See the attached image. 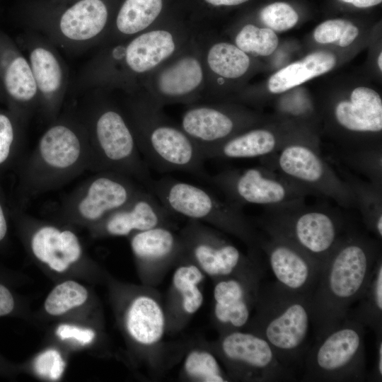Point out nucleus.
Masks as SVG:
<instances>
[{"label":"nucleus","instance_id":"nucleus-2","mask_svg":"<svg viewBox=\"0 0 382 382\" xmlns=\"http://www.w3.org/2000/svg\"><path fill=\"white\" fill-rule=\"evenodd\" d=\"M311 297L288 290L276 281L261 283L253 314L243 330L265 340L278 359L294 369L302 362L308 349Z\"/></svg>","mask_w":382,"mask_h":382},{"label":"nucleus","instance_id":"nucleus-1","mask_svg":"<svg viewBox=\"0 0 382 382\" xmlns=\"http://www.w3.org/2000/svg\"><path fill=\"white\" fill-rule=\"evenodd\" d=\"M380 255V241L349 227L324 263L311 294L316 339L345 319L364 294Z\"/></svg>","mask_w":382,"mask_h":382},{"label":"nucleus","instance_id":"nucleus-45","mask_svg":"<svg viewBox=\"0 0 382 382\" xmlns=\"http://www.w3.org/2000/svg\"><path fill=\"white\" fill-rule=\"evenodd\" d=\"M207 4L213 6H238L247 2L249 0H203Z\"/></svg>","mask_w":382,"mask_h":382},{"label":"nucleus","instance_id":"nucleus-38","mask_svg":"<svg viewBox=\"0 0 382 382\" xmlns=\"http://www.w3.org/2000/svg\"><path fill=\"white\" fill-rule=\"evenodd\" d=\"M358 28L351 22L342 19L326 21L314 30L313 37L316 42L322 44H336L347 47L357 37Z\"/></svg>","mask_w":382,"mask_h":382},{"label":"nucleus","instance_id":"nucleus-7","mask_svg":"<svg viewBox=\"0 0 382 382\" xmlns=\"http://www.w3.org/2000/svg\"><path fill=\"white\" fill-rule=\"evenodd\" d=\"M86 130L91 170L122 173L146 187L152 178L127 115L116 107L104 104L91 115Z\"/></svg>","mask_w":382,"mask_h":382},{"label":"nucleus","instance_id":"nucleus-18","mask_svg":"<svg viewBox=\"0 0 382 382\" xmlns=\"http://www.w3.org/2000/svg\"><path fill=\"white\" fill-rule=\"evenodd\" d=\"M129 238L139 278L148 286L158 284L184 253L180 234L171 226L154 227Z\"/></svg>","mask_w":382,"mask_h":382},{"label":"nucleus","instance_id":"nucleus-16","mask_svg":"<svg viewBox=\"0 0 382 382\" xmlns=\"http://www.w3.org/2000/svg\"><path fill=\"white\" fill-rule=\"evenodd\" d=\"M28 249L33 258L55 273H65L88 261L82 243L71 225L23 216Z\"/></svg>","mask_w":382,"mask_h":382},{"label":"nucleus","instance_id":"nucleus-42","mask_svg":"<svg viewBox=\"0 0 382 382\" xmlns=\"http://www.w3.org/2000/svg\"><path fill=\"white\" fill-rule=\"evenodd\" d=\"M55 335L61 340L72 341L83 346L92 344L97 336L96 331L93 328L69 323L59 325Z\"/></svg>","mask_w":382,"mask_h":382},{"label":"nucleus","instance_id":"nucleus-41","mask_svg":"<svg viewBox=\"0 0 382 382\" xmlns=\"http://www.w3.org/2000/svg\"><path fill=\"white\" fill-rule=\"evenodd\" d=\"M16 131L11 117L0 112V166L11 158L16 141Z\"/></svg>","mask_w":382,"mask_h":382},{"label":"nucleus","instance_id":"nucleus-10","mask_svg":"<svg viewBox=\"0 0 382 382\" xmlns=\"http://www.w3.org/2000/svg\"><path fill=\"white\" fill-rule=\"evenodd\" d=\"M184 255L214 281L236 277L260 284L262 272L258 259L244 255L217 229L188 220L180 231Z\"/></svg>","mask_w":382,"mask_h":382},{"label":"nucleus","instance_id":"nucleus-27","mask_svg":"<svg viewBox=\"0 0 382 382\" xmlns=\"http://www.w3.org/2000/svg\"><path fill=\"white\" fill-rule=\"evenodd\" d=\"M108 8L101 0H81L63 13L59 29L66 38L86 41L99 35L105 28Z\"/></svg>","mask_w":382,"mask_h":382},{"label":"nucleus","instance_id":"nucleus-43","mask_svg":"<svg viewBox=\"0 0 382 382\" xmlns=\"http://www.w3.org/2000/svg\"><path fill=\"white\" fill-rule=\"evenodd\" d=\"M376 360L372 372L367 379L371 381H382V333L376 335Z\"/></svg>","mask_w":382,"mask_h":382},{"label":"nucleus","instance_id":"nucleus-12","mask_svg":"<svg viewBox=\"0 0 382 382\" xmlns=\"http://www.w3.org/2000/svg\"><path fill=\"white\" fill-rule=\"evenodd\" d=\"M231 381L277 382L294 381L293 369L284 364L260 336L247 330L219 335L210 345Z\"/></svg>","mask_w":382,"mask_h":382},{"label":"nucleus","instance_id":"nucleus-30","mask_svg":"<svg viewBox=\"0 0 382 382\" xmlns=\"http://www.w3.org/2000/svg\"><path fill=\"white\" fill-rule=\"evenodd\" d=\"M163 8V0H125L115 19L117 33L129 38L154 27Z\"/></svg>","mask_w":382,"mask_h":382},{"label":"nucleus","instance_id":"nucleus-4","mask_svg":"<svg viewBox=\"0 0 382 382\" xmlns=\"http://www.w3.org/2000/svg\"><path fill=\"white\" fill-rule=\"evenodd\" d=\"M91 170L86 128L62 121L41 136L23 168V183L30 196L57 189Z\"/></svg>","mask_w":382,"mask_h":382},{"label":"nucleus","instance_id":"nucleus-36","mask_svg":"<svg viewBox=\"0 0 382 382\" xmlns=\"http://www.w3.org/2000/svg\"><path fill=\"white\" fill-rule=\"evenodd\" d=\"M340 156L348 167L365 175L375 185L382 187L381 144L342 150Z\"/></svg>","mask_w":382,"mask_h":382},{"label":"nucleus","instance_id":"nucleus-28","mask_svg":"<svg viewBox=\"0 0 382 382\" xmlns=\"http://www.w3.org/2000/svg\"><path fill=\"white\" fill-rule=\"evenodd\" d=\"M335 64L336 57L332 53L320 51L310 54L272 75L268 89L272 93H283L330 71Z\"/></svg>","mask_w":382,"mask_h":382},{"label":"nucleus","instance_id":"nucleus-23","mask_svg":"<svg viewBox=\"0 0 382 382\" xmlns=\"http://www.w3.org/2000/svg\"><path fill=\"white\" fill-rule=\"evenodd\" d=\"M294 143L318 146L312 138L294 132L285 134L267 127H253L221 143L199 147L205 160L251 158L269 156Z\"/></svg>","mask_w":382,"mask_h":382},{"label":"nucleus","instance_id":"nucleus-39","mask_svg":"<svg viewBox=\"0 0 382 382\" xmlns=\"http://www.w3.org/2000/svg\"><path fill=\"white\" fill-rule=\"evenodd\" d=\"M262 23L273 31L282 32L293 28L299 16L288 4L275 2L263 8L260 12Z\"/></svg>","mask_w":382,"mask_h":382},{"label":"nucleus","instance_id":"nucleus-47","mask_svg":"<svg viewBox=\"0 0 382 382\" xmlns=\"http://www.w3.org/2000/svg\"><path fill=\"white\" fill-rule=\"evenodd\" d=\"M345 3L352 4L358 8H366L379 4L382 0H339Z\"/></svg>","mask_w":382,"mask_h":382},{"label":"nucleus","instance_id":"nucleus-40","mask_svg":"<svg viewBox=\"0 0 382 382\" xmlns=\"http://www.w3.org/2000/svg\"><path fill=\"white\" fill-rule=\"evenodd\" d=\"M66 363L62 354L54 348H49L40 353L34 360L33 369L40 377L55 381L59 379L65 371Z\"/></svg>","mask_w":382,"mask_h":382},{"label":"nucleus","instance_id":"nucleus-46","mask_svg":"<svg viewBox=\"0 0 382 382\" xmlns=\"http://www.w3.org/2000/svg\"><path fill=\"white\" fill-rule=\"evenodd\" d=\"M8 231V224L4 208L0 202V242L2 241L6 236Z\"/></svg>","mask_w":382,"mask_h":382},{"label":"nucleus","instance_id":"nucleus-13","mask_svg":"<svg viewBox=\"0 0 382 382\" xmlns=\"http://www.w3.org/2000/svg\"><path fill=\"white\" fill-rule=\"evenodd\" d=\"M95 173L62 202V222L89 228L125 205L141 188L127 175L113 171Z\"/></svg>","mask_w":382,"mask_h":382},{"label":"nucleus","instance_id":"nucleus-33","mask_svg":"<svg viewBox=\"0 0 382 382\" xmlns=\"http://www.w3.org/2000/svg\"><path fill=\"white\" fill-rule=\"evenodd\" d=\"M3 83L9 98L28 107L35 99L37 86L30 63L21 55L11 57L4 67Z\"/></svg>","mask_w":382,"mask_h":382},{"label":"nucleus","instance_id":"nucleus-5","mask_svg":"<svg viewBox=\"0 0 382 382\" xmlns=\"http://www.w3.org/2000/svg\"><path fill=\"white\" fill-rule=\"evenodd\" d=\"M146 188L173 215L209 224L232 235L248 246L251 256L258 257L260 234L242 209L203 187L172 178L152 179Z\"/></svg>","mask_w":382,"mask_h":382},{"label":"nucleus","instance_id":"nucleus-44","mask_svg":"<svg viewBox=\"0 0 382 382\" xmlns=\"http://www.w3.org/2000/svg\"><path fill=\"white\" fill-rule=\"evenodd\" d=\"M15 307L14 298L10 290L0 284V316L11 313Z\"/></svg>","mask_w":382,"mask_h":382},{"label":"nucleus","instance_id":"nucleus-15","mask_svg":"<svg viewBox=\"0 0 382 382\" xmlns=\"http://www.w3.org/2000/svg\"><path fill=\"white\" fill-rule=\"evenodd\" d=\"M206 82L200 50L193 35L180 52L144 79L143 93L161 108L171 103L190 105L203 99Z\"/></svg>","mask_w":382,"mask_h":382},{"label":"nucleus","instance_id":"nucleus-20","mask_svg":"<svg viewBox=\"0 0 382 382\" xmlns=\"http://www.w3.org/2000/svg\"><path fill=\"white\" fill-rule=\"evenodd\" d=\"M249 114L217 104L192 103L181 117L180 127L199 147L221 143L253 127Z\"/></svg>","mask_w":382,"mask_h":382},{"label":"nucleus","instance_id":"nucleus-17","mask_svg":"<svg viewBox=\"0 0 382 382\" xmlns=\"http://www.w3.org/2000/svg\"><path fill=\"white\" fill-rule=\"evenodd\" d=\"M194 32L195 29L187 27L156 24L129 37L123 54L127 70L143 82L187 45Z\"/></svg>","mask_w":382,"mask_h":382},{"label":"nucleus","instance_id":"nucleus-22","mask_svg":"<svg viewBox=\"0 0 382 382\" xmlns=\"http://www.w3.org/2000/svg\"><path fill=\"white\" fill-rule=\"evenodd\" d=\"M214 282L212 318L219 335L245 330L253 314L261 283L257 284L236 277Z\"/></svg>","mask_w":382,"mask_h":382},{"label":"nucleus","instance_id":"nucleus-19","mask_svg":"<svg viewBox=\"0 0 382 382\" xmlns=\"http://www.w3.org/2000/svg\"><path fill=\"white\" fill-rule=\"evenodd\" d=\"M259 248L265 254L278 284L294 292L313 294L323 268L319 262L289 241L275 235L260 236Z\"/></svg>","mask_w":382,"mask_h":382},{"label":"nucleus","instance_id":"nucleus-24","mask_svg":"<svg viewBox=\"0 0 382 382\" xmlns=\"http://www.w3.org/2000/svg\"><path fill=\"white\" fill-rule=\"evenodd\" d=\"M206 275L183 253L175 265L164 308L167 333L180 331L201 308L204 294L201 285Z\"/></svg>","mask_w":382,"mask_h":382},{"label":"nucleus","instance_id":"nucleus-35","mask_svg":"<svg viewBox=\"0 0 382 382\" xmlns=\"http://www.w3.org/2000/svg\"><path fill=\"white\" fill-rule=\"evenodd\" d=\"M89 298V291L83 284L66 279L57 284L49 292L43 308L48 316L62 317L84 306Z\"/></svg>","mask_w":382,"mask_h":382},{"label":"nucleus","instance_id":"nucleus-48","mask_svg":"<svg viewBox=\"0 0 382 382\" xmlns=\"http://www.w3.org/2000/svg\"><path fill=\"white\" fill-rule=\"evenodd\" d=\"M378 64L380 69H382V54L380 53L378 58Z\"/></svg>","mask_w":382,"mask_h":382},{"label":"nucleus","instance_id":"nucleus-29","mask_svg":"<svg viewBox=\"0 0 382 382\" xmlns=\"http://www.w3.org/2000/svg\"><path fill=\"white\" fill-rule=\"evenodd\" d=\"M342 179L352 190L355 208L360 212L366 228L376 238L382 239V187L369 181H364L341 169Z\"/></svg>","mask_w":382,"mask_h":382},{"label":"nucleus","instance_id":"nucleus-31","mask_svg":"<svg viewBox=\"0 0 382 382\" xmlns=\"http://www.w3.org/2000/svg\"><path fill=\"white\" fill-rule=\"evenodd\" d=\"M212 347L198 345L186 353L180 369V376L192 382L231 381Z\"/></svg>","mask_w":382,"mask_h":382},{"label":"nucleus","instance_id":"nucleus-32","mask_svg":"<svg viewBox=\"0 0 382 382\" xmlns=\"http://www.w3.org/2000/svg\"><path fill=\"white\" fill-rule=\"evenodd\" d=\"M364 327H369L375 333H382V256L375 264L368 285L358 300L357 306L347 313Z\"/></svg>","mask_w":382,"mask_h":382},{"label":"nucleus","instance_id":"nucleus-14","mask_svg":"<svg viewBox=\"0 0 382 382\" xmlns=\"http://www.w3.org/2000/svg\"><path fill=\"white\" fill-rule=\"evenodd\" d=\"M226 199L242 209L246 204L265 208L291 206L305 202L309 194L279 172L265 166L228 168L209 176Z\"/></svg>","mask_w":382,"mask_h":382},{"label":"nucleus","instance_id":"nucleus-37","mask_svg":"<svg viewBox=\"0 0 382 382\" xmlns=\"http://www.w3.org/2000/svg\"><path fill=\"white\" fill-rule=\"evenodd\" d=\"M235 45L248 55L253 57L268 56L274 52L278 45V37L268 28H258L246 24L237 33Z\"/></svg>","mask_w":382,"mask_h":382},{"label":"nucleus","instance_id":"nucleus-8","mask_svg":"<svg viewBox=\"0 0 382 382\" xmlns=\"http://www.w3.org/2000/svg\"><path fill=\"white\" fill-rule=\"evenodd\" d=\"M364 334V325L347 316L307 349L303 381L347 382L367 379Z\"/></svg>","mask_w":382,"mask_h":382},{"label":"nucleus","instance_id":"nucleus-9","mask_svg":"<svg viewBox=\"0 0 382 382\" xmlns=\"http://www.w3.org/2000/svg\"><path fill=\"white\" fill-rule=\"evenodd\" d=\"M154 287L142 284L129 289L120 313L124 334L138 358L150 370L163 369L167 320L164 304Z\"/></svg>","mask_w":382,"mask_h":382},{"label":"nucleus","instance_id":"nucleus-6","mask_svg":"<svg viewBox=\"0 0 382 382\" xmlns=\"http://www.w3.org/2000/svg\"><path fill=\"white\" fill-rule=\"evenodd\" d=\"M255 224L289 241L323 267L349 227L340 212L305 202L265 208Z\"/></svg>","mask_w":382,"mask_h":382},{"label":"nucleus","instance_id":"nucleus-25","mask_svg":"<svg viewBox=\"0 0 382 382\" xmlns=\"http://www.w3.org/2000/svg\"><path fill=\"white\" fill-rule=\"evenodd\" d=\"M194 37L199 47L206 73L204 100L214 86H223L226 80L239 79L248 71L250 57L235 44L212 40L208 30L195 29Z\"/></svg>","mask_w":382,"mask_h":382},{"label":"nucleus","instance_id":"nucleus-11","mask_svg":"<svg viewBox=\"0 0 382 382\" xmlns=\"http://www.w3.org/2000/svg\"><path fill=\"white\" fill-rule=\"evenodd\" d=\"M260 161L262 166L279 172L309 195L329 198L345 209L355 208L349 186L324 160L318 146L294 143Z\"/></svg>","mask_w":382,"mask_h":382},{"label":"nucleus","instance_id":"nucleus-3","mask_svg":"<svg viewBox=\"0 0 382 382\" xmlns=\"http://www.w3.org/2000/svg\"><path fill=\"white\" fill-rule=\"evenodd\" d=\"M144 93L129 107L127 117L142 158L160 172L183 171L208 180L198 144L168 120Z\"/></svg>","mask_w":382,"mask_h":382},{"label":"nucleus","instance_id":"nucleus-26","mask_svg":"<svg viewBox=\"0 0 382 382\" xmlns=\"http://www.w3.org/2000/svg\"><path fill=\"white\" fill-rule=\"evenodd\" d=\"M333 117L340 127L351 134H379L382 130L381 98L371 88H356L349 100L335 105Z\"/></svg>","mask_w":382,"mask_h":382},{"label":"nucleus","instance_id":"nucleus-34","mask_svg":"<svg viewBox=\"0 0 382 382\" xmlns=\"http://www.w3.org/2000/svg\"><path fill=\"white\" fill-rule=\"evenodd\" d=\"M30 65L38 90L47 100L46 108L49 112L50 98L57 93L62 84L60 64L49 50L37 47L30 54Z\"/></svg>","mask_w":382,"mask_h":382},{"label":"nucleus","instance_id":"nucleus-21","mask_svg":"<svg viewBox=\"0 0 382 382\" xmlns=\"http://www.w3.org/2000/svg\"><path fill=\"white\" fill-rule=\"evenodd\" d=\"M171 214L147 188L141 187L125 205L89 228L94 237H129L160 226H172Z\"/></svg>","mask_w":382,"mask_h":382}]
</instances>
